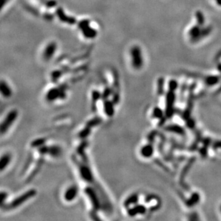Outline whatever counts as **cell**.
Instances as JSON below:
<instances>
[{
  "instance_id": "cell-1",
  "label": "cell",
  "mask_w": 221,
  "mask_h": 221,
  "mask_svg": "<svg viewBox=\"0 0 221 221\" xmlns=\"http://www.w3.org/2000/svg\"><path fill=\"white\" fill-rule=\"evenodd\" d=\"M36 194H37L36 190H35V189H30V190H27L24 193H22V195L15 198L9 204H5V206H4L2 208L4 209V211H10V210L17 208V207L21 206L22 204L27 201V200L31 199V198H33L34 196H35Z\"/></svg>"
},
{
  "instance_id": "cell-2",
  "label": "cell",
  "mask_w": 221,
  "mask_h": 221,
  "mask_svg": "<svg viewBox=\"0 0 221 221\" xmlns=\"http://www.w3.org/2000/svg\"><path fill=\"white\" fill-rule=\"evenodd\" d=\"M73 159L77 163V165L78 167L79 173H80V175L82 179L84 180L85 182H87L89 184H94V177L92 173V171L86 162H80L77 161L75 157H73Z\"/></svg>"
},
{
  "instance_id": "cell-3",
  "label": "cell",
  "mask_w": 221,
  "mask_h": 221,
  "mask_svg": "<svg viewBox=\"0 0 221 221\" xmlns=\"http://www.w3.org/2000/svg\"><path fill=\"white\" fill-rule=\"evenodd\" d=\"M212 31L211 27H207L202 28L201 26L195 25L192 27L188 32V35L190 36L191 42H196L200 41L202 38L207 37L211 34Z\"/></svg>"
},
{
  "instance_id": "cell-4",
  "label": "cell",
  "mask_w": 221,
  "mask_h": 221,
  "mask_svg": "<svg viewBox=\"0 0 221 221\" xmlns=\"http://www.w3.org/2000/svg\"><path fill=\"white\" fill-rule=\"evenodd\" d=\"M130 57H131L132 66L135 69H140L143 65V58L142 55L141 48L139 46H133L130 49Z\"/></svg>"
},
{
  "instance_id": "cell-5",
  "label": "cell",
  "mask_w": 221,
  "mask_h": 221,
  "mask_svg": "<svg viewBox=\"0 0 221 221\" xmlns=\"http://www.w3.org/2000/svg\"><path fill=\"white\" fill-rule=\"evenodd\" d=\"M66 98L65 93V85H62L59 87H53L49 89L46 94V99L48 102H54L57 100H64Z\"/></svg>"
},
{
  "instance_id": "cell-6",
  "label": "cell",
  "mask_w": 221,
  "mask_h": 221,
  "mask_svg": "<svg viewBox=\"0 0 221 221\" xmlns=\"http://www.w3.org/2000/svg\"><path fill=\"white\" fill-rule=\"evenodd\" d=\"M85 193L88 197L91 202L92 209L94 211H98L101 207V201L99 197L98 193L91 186H87L85 188Z\"/></svg>"
},
{
  "instance_id": "cell-7",
  "label": "cell",
  "mask_w": 221,
  "mask_h": 221,
  "mask_svg": "<svg viewBox=\"0 0 221 221\" xmlns=\"http://www.w3.org/2000/svg\"><path fill=\"white\" fill-rule=\"evenodd\" d=\"M89 19H82L79 22L78 27L82 31V35L87 39H94L98 35V31L90 27Z\"/></svg>"
},
{
  "instance_id": "cell-8",
  "label": "cell",
  "mask_w": 221,
  "mask_h": 221,
  "mask_svg": "<svg viewBox=\"0 0 221 221\" xmlns=\"http://www.w3.org/2000/svg\"><path fill=\"white\" fill-rule=\"evenodd\" d=\"M18 117V112L16 110H12L8 112L5 118L2 122L0 130H1V134L4 135L8 131L9 128L12 125Z\"/></svg>"
},
{
  "instance_id": "cell-9",
  "label": "cell",
  "mask_w": 221,
  "mask_h": 221,
  "mask_svg": "<svg viewBox=\"0 0 221 221\" xmlns=\"http://www.w3.org/2000/svg\"><path fill=\"white\" fill-rule=\"evenodd\" d=\"M175 95L174 91L170 90L166 95V108H165V115L168 118H170L173 116V110H174V103H175Z\"/></svg>"
},
{
  "instance_id": "cell-10",
  "label": "cell",
  "mask_w": 221,
  "mask_h": 221,
  "mask_svg": "<svg viewBox=\"0 0 221 221\" xmlns=\"http://www.w3.org/2000/svg\"><path fill=\"white\" fill-rule=\"evenodd\" d=\"M56 15L57 16L58 19H59L61 22H64V23L70 24L73 25L77 23V20L74 17H71V16H67L65 14L64 10L62 7H57V10L55 11Z\"/></svg>"
},
{
  "instance_id": "cell-11",
  "label": "cell",
  "mask_w": 221,
  "mask_h": 221,
  "mask_svg": "<svg viewBox=\"0 0 221 221\" xmlns=\"http://www.w3.org/2000/svg\"><path fill=\"white\" fill-rule=\"evenodd\" d=\"M57 43L55 42H51L47 45L43 52V58L45 61H48L53 57L56 49H57Z\"/></svg>"
},
{
  "instance_id": "cell-12",
  "label": "cell",
  "mask_w": 221,
  "mask_h": 221,
  "mask_svg": "<svg viewBox=\"0 0 221 221\" xmlns=\"http://www.w3.org/2000/svg\"><path fill=\"white\" fill-rule=\"evenodd\" d=\"M147 211V208L143 205H134L132 207L127 208V213L130 217H135L137 215H143Z\"/></svg>"
},
{
  "instance_id": "cell-13",
  "label": "cell",
  "mask_w": 221,
  "mask_h": 221,
  "mask_svg": "<svg viewBox=\"0 0 221 221\" xmlns=\"http://www.w3.org/2000/svg\"><path fill=\"white\" fill-rule=\"evenodd\" d=\"M78 194V189L76 186H71L67 189L64 194V199L67 202H72L75 199Z\"/></svg>"
},
{
  "instance_id": "cell-14",
  "label": "cell",
  "mask_w": 221,
  "mask_h": 221,
  "mask_svg": "<svg viewBox=\"0 0 221 221\" xmlns=\"http://www.w3.org/2000/svg\"><path fill=\"white\" fill-rule=\"evenodd\" d=\"M115 104L113 101L110 100H104L103 109L105 114L108 117H112L115 114Z\"/></svg>"
},
{
  "instance_id": "cell-15",
  "label": "cell",
  "mask_w": 221,
  "mask_h": 221,
  "mask_svg": "<svg viewBox=\"0 0 221 221\" xmlns=\"http://www.w3.org/2000/svg\"><path fill=\"white\" fill-rule=\"evenodd\" d=\"M154 153V148L152 144H147L140 149V155L145 158H150Z\"/></svg>"
},
{
  "instance_id": "cell-16",
  "label": "cell",
  "mask_w": 221,
  "mask_h": 221,
  "mask_svg": "<svg viewBox=\"0 0 221 221\" xmlns=\"http://www.w3.org/2000/svg\"><path fill=\"white\" fill-rule=\"evenodd\" d=\"M0 92H1L2 95L5 98H10L12 94V91L10 87L4 80H2L1 83H0Z\"/></svg>"
},
{
  "instance_id": "cell-17",
  "label": "cell",
  "mask_w": 221,
  "mask_h": 221,
  "mask_svg": "<svg viewBox=\"0 0 221 221\" xmlns=\"http://www.w3.org/2000/svg\"><path fill=\"white\" fill-rule=\"evenodd\" d=\"M139 200L138 195L137 193H133L131 195L128 196L126 198L125 201H124V207L126 208H129V207L133 206V205H136Z\"/></svg>"
},
{
  "instance_id": "cell-18",
  "label": "cell",
  "mask_w": 221,
  "mask_h": 221,
  "mask_svg": "<svg viewBox=\"0 0 221 221\" xmlns=\"http://www.w3.org/2000/svg\"><path fill=\"white\" fill-rule=\"evenodd\" d=\"M87 144L88 143H87V140H83L82 143H80V145H79L77 149V154L80 155L81 157H82L83 162H86V163H87V158L86 155H85V148H87Z\"/></svg>"
},
{
  "instance_id": "cell-19",
  "label": "cell",
  "mask_w": 221,
  "mask_h": 221,
  "mask_svg": "<svg viewBox=\"0 0 221 221\" xmlns=\"http://www.w3.org/2000/svg\"><path fill=\"white\" fill-rule=\"evenodd\" d=\"M11 158L12 157L9 153H5L2 155L1 160H0V170L1 171H3L6 168H7L9 164L10 163Z\"/></svg>"
},
{
  "instance_id": "cell-20",
  "label": "cell",
  "mask_w": 221,
  "mask_h": 221,
  "mask_svg": "<svg viewBox=\"0 0 221 221\" xmlns=\"http://www.w3.org/2000/svg\"><path fill=\"white\" fill-rule=\"evenodd\" d=\"M62 150L60 146L57 145H51L49 146L48 155L52 157H57L62 155Z\"/></svg>"
},
{
  "instance_id": "cell-21",
  "label": "cell",
  "mask_w": 221,
  "mask_h": 221,
  "mask_svg": "<svg viewBox=\"0 0 221 221\" xmlns=\"http://www.w3.org/2000/svg\"><path fill=\"white\" fill-rule=\"evenodd\" d=\"M165 130L166 131L174 132V133H176V134H179V135H183L185 133V130L183 128H182V127H180V125H168L165 128Z\"/></svg>"
},
{
  "instance_id": "cell-22",
  "label": "cell",
  "mask_w": 221,
  "mask_h": 221,
  "mask_svg": "<svg viewBox=\"0 0 221 221\" xmlns=\"http://www.w3.org/2000/svg\"><path fill=\"white\" fill-rule=\"evenodd\" d=\"M100 99H102V93L98 90H93L92 92V110L94 111L96 110V103Z\"/></svg>"
},
{
  "instance_id": "cell-23",
  "label": "cell",
  "mask_w": 221,
  "mask_h": 221,
  "mask_svg": "<svg viewBox=\"0 0 221 221\" xmlns=\"http://www.w3.org/2000/svg\"><path fill=\"white\" fill-rule=\"evenodd\" d=\"M200 194L198 193H194L193 195L190 196V198L186 201V205L188 207H193L195 206L198 202L200 201Z\"/></svg>"
},
{
  "instance_id": "cell-24",
  "label": "cell",
  "mask_w": 221,
  "mask_h": 221,
  "mask_svg": "<svg viewBox=\"0 0 221 221\" xmlns=\"http://www.w3.org/2000/svg\"><path fill=\"white\" fill-rule=\"evenodd\" d=\"M220 80L219 76H215V75H211L207 77L206 78V85H208V86H213V85H215L219 82Z\"/></svg>"
},
{
  "instance_id": "cell-25",
  "label": "cell",
  "mask_w": 221,
  "mask_h": 221,
  "mask_svg": "<svg viewBox=\"0 0 221 221\" xmlns=\"http://www.w3.org/2000/svg\"><path fill=\"white\" fill-rule=\"evenodd\" d=\"M102 119H101L100 117H95V118H92L91 119H90L89 121H87L86 123V126L92 128L95 127V126L100 125V124L102 123Z\"/></svg>"
},
{
  "instance_id": "cell-26",
  "label": "cell",
  "mask_w": 221,
  "mask_h": 221,
  "mask_svg": "<svg viewBox=\"0 0 221 221\" xmlns=\"http://www.w3.org/2000/svg\"><path fill=\"white\" fill-rule=\"evenodd\" d=\"M45 143H46V139L44 137H40V138H37L34 140L31 143V147L33 148H39L42 146H43Z\"/></svg>"
},
{
  "instance_id": "cell-27",
  "label": "cell",
  "mask_w": 221,
  "mask_h": 221,
  "mask_svg": "<svg viewBox=\"0 0 221 221\" xmlns=\"http://www.w3.org/2000/svg\"><path fill=\"white\" fill-rule=\"evenodd\" d=\"M90 133H91V128L87 127V126H85V127L83 128V129L78 133V137L80 139L84 140L86 139L87 137L89 136Z\"/></svg>"
},
{
  "instance_id": "cell-28",
  "label": "cell",
  "mask_w": 221,
  "mask_h": 221,
  "mask_svg": "<svg viewBox=\"0 0 221 221\" xmlns=\"http://www.w3.org/2000/svg\"><path fill=\"white\" fill-rule=\"evenodd\" d=\"M152 117L158 119H162L163 118V111L160 107H155L152 110Z\"/></svg>"
},
{
  "instance_id": "cell-29",
  "label": "cell",
  "mask_w": 221,
  "mask_h": 221,
  "mask_svg": "<svg viewBox=\"0 0 221 221\" xmlns=\"http://www.w3.org/2000/svg\"><path fill=\"white\" fill-rule=\"evenodd\" d=\"M164 84L165 80L163 77H160L157 80V94L162 95L164 92Z\"/></svg>"
},
{
  "instance_id": "cell-30",
  "label": "cell",
  "mask_w": 221,
  "mask_h": 221,
  "mask_svg": "<svg viewBox=\"0 0 221 221\" xmlns=\"http://www.w3.org/2000/svg\"><path fill=\"white\" fill-rule=\"evenodd\" d=\"M195 17H196V19H197L198 25L201 27L203 26V24L205 23V17L203 14H202V12H200V11H198V12L195 13Z\"/></svg>"
},
{
  "instance_id": "cell-31",
  "label": "cell",
  "mask_w": 221,
  "mask_h": 221,
  "mask_svg": "<svg viewBox=\"0 0 221 221\" xmlns=\"http://www.w3.org/2000/svg\"><path fill=\"white\" fill-rule=\"evenodd\" d=\"M63 71L60 70V69H56V70L53 71L51 74V77L52 80L53 82H57V81L59 80L61 77V76L62 75Z\"/></svg>"
},
{
  "instance_id": "cell-32",
  "label": "cell",
  "mask_w": 221,
  "mask_h": 221,
  "mask_svg": "<svg viewBox=\"0 0 221 221\" xmlns=\"http://www.w3.org/2000/svg\"><path fill=\"white\" fill-rule=\"evenodd\" d=\"M112 94V90L109 87H105V90H104L103 92L102 93V100H106L109 98V97Z\"/></svg>"
},
{
  "instance_id": "cell-33",
  "label": "cell",
  "mask_w": 221,
  "mask_h": 221,
  "mask_svg": "<svg viewBox=\"0 0 221 221\" xmlns=\"http://www.w3.org/2000/svg\"><path fill=\"white\" fill-rule=\"evenodd\" d=\"M7 198V193L6 192L2 191L0 194V204H1V207L5 206V201Z\"/></svg>"
},
{
  "instance_id": "cell-34",
  "label": "cell",
  "mask_w": 221,
  "mask_h": 221,
  "mask_svg": "<svg viewBox=\"0 0 221 221\" xmlns=\"http://www.w3.org/2000/svg\"><path fill=\"white\" fill-rule=\"evenodd\" d=\"M168 85H169V90H171V91H175V90L177 89L178 84L176 80H171L170 82H169Z\"/></svg>"
},
{
  "instance_id": "cell-35",
  "label": "cell",
  "mask_w": 221,
  "mask_h": 221,
  "mask_svg": "<svg viewBox=\"0 0 221 221\" xmlns=\"http://www.w3.org/2000/svg\"><path fill=\"white\" fill-rule=\"evenodd\" d=\"M57 2H56L55 0H47L44 5L46 6L47 8H52L55 7V6H57Z\"/></svg>"
},
{
  "instance_id": "cell-36",
  "label": "cell",
  "mask_w": 221,
  "mask_h": 221,
  "mask_svg": "<svg viewBox=\"0 0 221 221\" xmlns=\"http://www.w3.org/2000/svg\"><path fill=\"white\" fill-rule=\"evenodd\" d=\"M26 9L29 11V12H31V14L35 15V16L39 15V12H38V10H37V9L34 8V7H32V6H27Z\"/></svg>"
},
{
  "instance_id": "cell-37",
  "label": "cell",
  "mask_w": 221,
  "mask_h": 221,
  "mask_svg": "<svg viewBox=\"0 0 221 221\" xmlns=\"http://www.w3.org/2000/svg\"><path fill=\"white\" fill-rule=\"evenodd\" d=\"M43 17L44 18V19L47 20V21H52L54 19V15L51 13H45L43 15Z\"/></svg>"
},
{
  "instance_id": "cell-38",
  "label": "cell",
  "mask_w": 221,
  "mask_h": 221,
  "mask_svg": "<svg viewBox=\"0 0 221 221\" xmlns=\"http://www.w3.org/2000/svg\"><path fill=\"white\" fill-rule=\"evenodd\" d=\"M187 126H188V127L193 128L194 126H195V122H194L193 119H188V122H187Z\"/></svg>"
},
{
  "instance_id": "cell-39",
  "label": "cell",
  "mask_w": 221,
  "mask_h": 221,
  "mask_svg": "<svg viewBox=\"0 0 221 221\" xmlns=\"http://www.w3.org/2000/svg\"><path fill=\"white\" fill-rule=\"evenodd\" d=\"M214 149H221V141H217L213 144Z\"/></svg>"
},
{
  "instance_id": "cell-40",
  "label": "cell",
  "mask_w": 221,
  "mask_h": 221,
  "mask_svg": "<svg viewBox=\"0 0 221 221\" xmlns=\"http://www.w3.org/2000/svg\"><path fill=\"white\" fill-rule=\"evenodd\" d=\"M216 3H217L218 5L221 6V0H215Z\"/></svg>"
},
{
  "instance_id": "cell-41",
  "label": "cell",
  "mask_w": 221,
  "mask_h": 221,
  "mask_svg": "<svg viewBox=\"0 0 221 221\" xmlns=\"http://www.w3.org/2000/svg\"><path fill=\"white\" fill-rule=\"evenodd\" d=\"M218 69H219L220 71H221V64H219V65H218Z\"/></svg>"
},
{
  "instance_id": "cell-42",
  "label": "cell",
  "mask_w": 221,
  "mask_h": 221,
  "mask_svg": "<svg viewBox=\"0 0 221 221\" xmlns=\"http://www.w3.org/2000/svg\"><path fill=\"white\" fill-rule=\"evenodd\" d=\"M220 211H221V207H220Z\"/></svg>"
}]
</instances>
